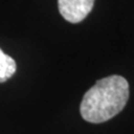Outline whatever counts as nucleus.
Masks as SVG:
<instances>
[{
    "label": "nucleus",
    "mask_w": 134,
    "mask_h": 134,
    "mask_svg": "<svg viewBox=\"0 0 134 134\" xmlns=\"http://www.w3.org/2000/svg\"><path fill=\"white\" fill-rule=\"evenodd\" d=\"M130 96L129 83L120 75L97 81L85 93L81 103V115L88 123H103L123 110Z\"/></svg>",
    "instance_id": "f257e3e1"
},
{
    "label": "nucleus",
    "mask_w": 134,
    "mask_h": 134,
    "mask_svg": "<svg viewBox=\"0 0 134 134\" xmlns=\"http://www.w3.org/2000/svg\"><path fill=\"white\" fill-rule=\"evenodd\" d=\"M95 0H58V10L70 24L83 21L94 7Z\"/></svg>",
    "instance_id": "f03ea898"
},
{
    "label": "nucleus",
    "mask_w": 134,
    "mask_h": 134,
    "mask_svg": "<svg viewBox=\"0 0 134 134\" xmlns=\"http://www.w3.org/2000/svg\"><path fill=\"white\" fill-rule=\"evenodd\" d=\"M17 65L12 57L7 55L0 48V83H5L16 73Z\"/></svg>",
    "instance_id": "7ed1b4c3"
}]
</instances>
